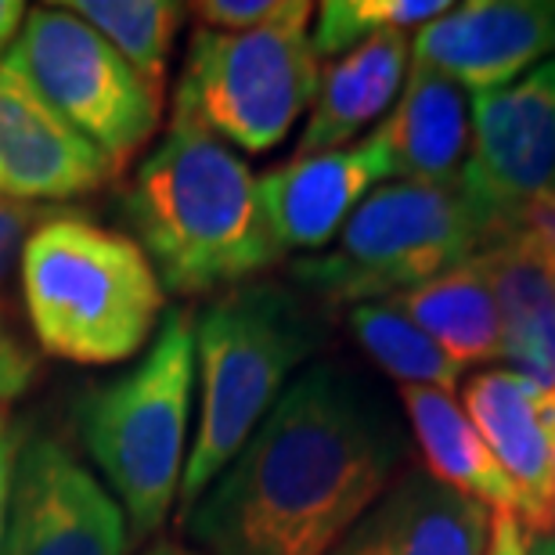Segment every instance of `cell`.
I'll use <instances>...</instances> for the list:
<instances>
[{"mask_svg": "<svg viewBox=\"0 0 555 555\" xmlns=\"http://www.w3.org/2000/svg\"><path fill=\"white\" fill-rule=\"evenodd\" d=\"M408 429L361 372L307 364L184 513L203 555H332L408 469Z\"/></svg>", "mask_w": 555, "mask_h": 555, "instance_id": "obj_1", "label": "cell"}, {"mask_svg": "<svg viewBox=\"0 0 555 555\" xmlns=\"http://www.w3.org/2000/svg\"><path fill=\"white\" fill-rule=\"evenodd\" d=\"M124 214L177 296L238 288L285 257L249 163L177 105L170 130L138 166Z\"/></svg>", "mask_w": 555, "mask_h": 555, "instance_id": "obj_2", "label": "cell"}, {"mask_svg": "<svg viewBox=\"0 0 555 555\" xmlns=\"http://www.w3.org/2000/svg\"><path fill=\"white\" fill-rule=\"evenodd\" d=\"M22 307L48 358L105 369L149 347L166 314V288L130 235L51 209L22 249Z\"/></svg>", "mask_w": 555, "mask_h": 555, "instance_id": "obj_3", "label": "cell"}, {"mask_svg": "<svg viewBox=\"0 0 555 555\" xmlns=\"http://www.w3.org/2000/svg\"><path fill=\"white\" fill-rule=\"evenodd\" d=\"M192 328L198 422L177 498L181 513H188L246 448L253 429L268 418L293 375L325 339L314 310L274 282L228 288L192 314Z\"/></svg>", "mask_w": 555, "mask_h": 555, "instance_id": "obj_4", "label": "cell"}, {"mask_svg": "<svg viewBox=\"0 0 555 555\" xmlns=\"http://www.w3.org/2000/svg\"><path fill=\"white\" fill-rule=\"evenodd\" d=\"M195 404L192 314L170 307L152 347L130 372L94 386L76 408L83 448L127 516V534H159L181 498Z\"/></svg>", "mask_w": 555, "mask_h": 555, "instance_id": "obj_5", "label": "cell"}, {"mask_svg": "<svg viewBox=\"0 0 555 555\" xmlns=\"http://www.w3.org/2000/svg\"><path fill=\"white\" fill-rule=\"evenodd\" d=\"M494 238L459 184H383L353 209L332 249L293 263V274L328 304H383L469 260Z\"/></svg>", "mask_w": 555, "mask_h": 555, "instance_id": "obj_6", "label": "cell"}, {"mask_svg": "<svg viewBox=\"0 0 555 555\" xmlns=\"http://www.w3.org/2000/svg\"><path fill=\"white\" fill-rule=\"evenodd\" d=\"M314 4L288 0L285 15L260 29L217 33L198 26L188 40L173 105L249 155L278 149L310 113L321 59L310 40Z\"/></svg>", "mask_w": 555, "mask_h": 555, "instance_id": "obj_7", "label": "cell"}, {"mask_svg": "<svg viewBox=\"0 0 555 555\" xmlns=\"http://www.w3.org/2000/svg\"><path fill=\"white\" fill-rule=\"evenodd\" d=\"M4 69L29 83L76 134L108 163L124 166L152 141L163 116V91L65 4L26 11Z\"/></svg>", "mask_w": 555, "mask_h": 555, "instance_id": "obj_8", "label": "cell"}, {"mask_svg": "<svg viewBox=\"0 0 555 555\" xmlns=\"http://www.w3.org/2000/svg\"><path fill=\"white\" fill-rule=\"evenodd\" d=\"M473 138L462 188L494 238L555 173V59L505 91L469 94Z\"/></svg>", "mask_w": 555, "mask_h": 555, "instance_id": "obj_9", "label": "cell"}, {"mask_svg": "<svg viewBox=\"0 0 555 555\" xmlns=\"http://www.w3.org/2000/svg\"><path fill=\"white\" fill-rule=\"evenodd\" d=\"M127 516L69 448L33 437L15 451L0 555H124Z\"/></svg>", "mask_w": 555, "mask_h": 555, "instance_id": "obj_10", "label": "cell"}, {"mask_svg": "<svg viewBox=\"0 0 555 555\" xmlns=\"http://www.w3.org/2000/svg\"><path fill=\"white\" fill-rule=\"evenodd\" d=\"M555 59V0H465L412 37V62L469 94L505 91Z\"/></svg>", "mask_w": 555, "mask_h": 555, "instance_id": "obj_11", "label": "cell"}, {"mask_svg": "<svg viewBox=\"0 0 555 555\" xmlns=\"http://www.w3.org/2000/svg\"><path fill=\"white\" fill-rule=\"evenodd\" d=\"M393 177L390 138L383 124L364 134L361 141L336 152L304 155L282 166H271L257 177L263 214L274 231L282 253H325L343 224L353 217L375 188Z\"/></svg>", "mask_w": 555, "mask_h": 555, "instance_id": "obj_12", "label": "cell"}, {"mask_svg": "<svg viewBox=\"0 0 555 555\" xmlns=\"http://www.w3.org/2000/svg\"><path fill=\"white\" fill-rule=\"evenodd\" d=\"M119 170L0 65V203L51 206L94 195Z\"/></svg>", "mask_w": 555, "mask_h": 555, "instance_id": "obj_13", "label": "cell"}, {"mask_svg": "<svg viewBox=\"0 0 555 555\" xmlns=\"http://www.w3.org/2000/svg\"><path fill=\"white\" fill-rule=\"evenodd\" d=\"M462 408L519 487L527 534H555V390L519 372L487 369L465 383Z\"/></svg>", "mask_w": 555, "mask_h": 555, "instance_id": "obj_14", "label": "cell"}, {"mask_svg": "<svg viewBox=\"0 0 555 555\" xmlns=\"http://www.w3.org/2000/svg\"><path fill=\"white\" fill-rule=\"evenodd\" d=\"M491 513L418 465L364 513L332 555H483Z\"/></svg>", "mask_w": 555, "mask_h": 555, "instance_id": "obj_15", "label": "cell"}, {"mask_svg": "<svg viewBox=\"0 0 555 555\" xmlns=\"http://www.w3.org/2000/svg\"><path fill=\"white\" fill-rule=\"evenodd\" d=\"M408 69H412V37L401 29L379 33L321 69L314 105L296 141V159L361 141L364 127L390 116L404 91Z\"/></svg>", "mask_w": 555, "mask_h": 555, "instance_id": "obj_16", "label": "cell"}, {"mask_svg": "<svg viewBox=\"0 0 555 555\" xmlns=\"http://www.w3.org/2000/svg\"><path fill=\"white\" fill-rule=\"evenodd\" d=\"M480 253L502 318L505 369L555 390V257L513 228Z\"/></svg>", "mask_w": 555, "mask_h": 555, "instance_id": "obj_17", "label": "cell"}, {"mask_svg": "<svg viewBox=\"0 0 555 555\" xmlns=\"http://www.w3.org/2000/svg\"><path fill=\"white\" fill-rule=\"evenodd\" d=\"M393 177L408 184H459L469 159V94L437 69H408L404 91L383 119Z\"/></svg>", "mask_w": 555, "mask_h": 555, "instance_id": "obj_18", "label": "cell"}, {"mask_svg": "<svg viewBox=\"0 0 555 555\" xmlns=\"http://www.w3.org/2000/svg\"><path fill=\"white\" fill-rule=\"evenodd\" d=\"M397 401L404 408L429 476H437L443 487L459 491L462 498L480 502L487 513H508L516 519L524 516L519 487L494 459L491 443L473 426L465 408L454 401V393L426 390V386H397Z\"/></svg>", "mask_w": 555, "mask_h": 555, "instance_id": "obj_19", "label": "cell"}, {"mask_svg": "<svg viewBox=\"0 0 555 555\" xmlns=\"http://www.w3.org/2000/svg\"><path fill=\"white\" fill-rule=\"evenodd\" d=\"M393 304L462 372L473 364H494L498 369V361H502V318H498V299L483 253H473L469 260L454 263L451 271L397 296Z\"/></svg>", "mask_w": 555, "mask_h": 555, "instance_id": "obj_20", "label": "cell"}, {"mask_svg": "<svg viewBox=\"0 0 555 555\" xmlns=\"http://www.w3.org/2000/svg\"><path fill=\"white\" fill-rule=\"evenodd\" d=\"M350 332L361 350L390 375L397 386H426V390L454 393L462 369L404 314L393 299L350 307Z\"/></svg>", "mask_w": 555, "mask_h": 555, "instance_id": "obj_21", "label": "cell"}, {"mask_svg": "<svg viewBox=\"0 0 555 555\" xmlns=\"http://www.w3.org/2000/svg\"><path fill=\"white\" fill-rule=\"evenodd\" d=\"M48 206L0 203V404L18 401L37 379V350L26 343L22 307V249L29 231L48 217Z\"/></svg>", "mask_w": 555, "mask_h": 555, "instance_id": "obj_22", "label": "cell"}, {"mask_svg": "<svg viewBox=\"0 0 555 555\" xmlns=\"http://www.w3.org/2000/svg\"><path fill=\"white\" fill-rule=\"evenodd\" d=\"M65 8L80 15L94 33H102L130 62V69L141 73L155 91H163L173 33L184 18L181 4H166V0H73Z\"/></svg>", "mask_w": 555, "mask_h": 555, "instance_id": "obj_23", "label": "cell"}, {"mask_svg": "<svg viewBox=\"0 0 555 555\" xmlns=\"http://www.w3.org/2000/svg\"><path fill=\"white\" fill-rule=\"evenodd\" d=\"M448 8V0H328L318 8L310 40H314L318 59H343L379 33L422 29Z\"/></svg>", "mask_w": 555, "mask_h": 555, "instance_id": "obj_24", "label": "cell"}, {"mask_svg": "<svg viewBox=\"0 0 555 555\" xmlns=\"http://www.w3.org/2000/svg\"><path fill=\"white\" fill-rule=\"evenodd\" d=\"M288 8V0H203L195 4V18L203 29L217 33H246L260 29L268 22L282 18Z\"/></svg>", "mask_w": 555, "mask_h": 555, "instance_id": "obj_25", "label": "cell"}, {"mask_svg": "<svg viewBox=\"0 0 555 555\" xmlns=\"http://www.w3.org/2000/svg\"><path fill=\"white\" fill-rule=\"evenodd\" d=\"M513 231H519L524 238L534 242L538 249H545L555 257V192L541 188L534 198H527L519 206V214L513 217Z\"/></svg>", "mask_w": 555, "mask_h": 555, "instance_id": "obj_26", "label": "cell"}, {"mask_svg": "<svg viewBox=\"0 0 555 555\" xmlns=\"http://www.w3.org/2000/svg\"><path fill=\"white\" fill-rule=\"evenodd\" d=\"M530 538L527 527L508 513H491V530H487L483 555H530Z\"/></svg>", "mask_w": 555, "mask_h": 555, "instance_id": "obj_27", "label": "cell"}, {"mask_svg": "<svg viewBox=\"0 0 555 555\" xmlns=\"http://www.w3.org/2000/svg\"><path fill=\"white\" fill-rule=\"evenodd\" d=\"M15 437H11L8 412L0 404V541H4L8 508H11V480H15Z\"/></svg>", "mask_w": 555, "mask_h": 555, "instance_id": "obj_28", "label": "cell"}, {"mask_svg": "<svg viewBox=\"0 0 555 555\" xmlns=\"http://www.w3.org/2000/svg\"><path fill=\"white\" fill-rule=\"evenodd\" d=\"M22 22H26V4H18V0H0V59H4L8 48L15 43Z\"/></svg>", "mask_w": 555, "mask_h": 555, "instance_id": "obj_29", "label": "cell"}, {"mask_svg": "<svg viewBox=\"0 0 555 555\" xmlns=\"http://www.w3.org/2000/svg\"><path fill=\"white\" fill-rule=\"evenodd\" d=\"M141 555H203V552L188 548L184 541H173V538H155Z\"/></svg>", "mask_w": 555, "mask_h": 555, "instance_id": "obj_30", "label": "cell"}, {"mask_svg": "<svg viewBox=\"0 0 555 555\" xmlns=\"http://www.w3.org/2000/svg\"><path fill=\"white\" fill-rule=\"evenodd\" d=\"M530 555H555V534L530 541Z\"/></svg>", "mask_w": 555, "mask_h": 555, "instance_id": "obj_31", "label": "cell"}, {"mask_svg": "<svg viewBox=\"0 0 555 555\" xmlns=\"http://www.w3.org/2000/svg\"><path fill=\"white\" fill-rule=\"evenodd\" d=\"M545 188H552V192H555V173H552V181H548Z\"/></svg>", "mask_w": 555, "mask_h": 555, "instance_id": "obj_32", "label": "cell"}]
</instances>
